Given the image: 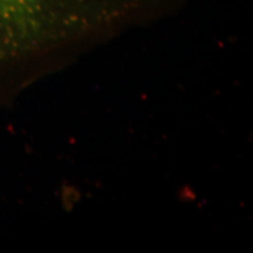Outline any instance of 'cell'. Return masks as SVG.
I'll return each instance as SVG.
<instances>
[{"label":"cell","mask_w":253,"mask_h":253,"mask_svg":"<svg viewBox=\"0 0 253 253\" xmlns=\"http://www.w3.org/2000/svg\"><path fill=\"white\" fill-rule=\"evenodd\" d=\"M183 0H0V107L72 58Z\"/></svg>","instance_id":"1"}]
</instances>
